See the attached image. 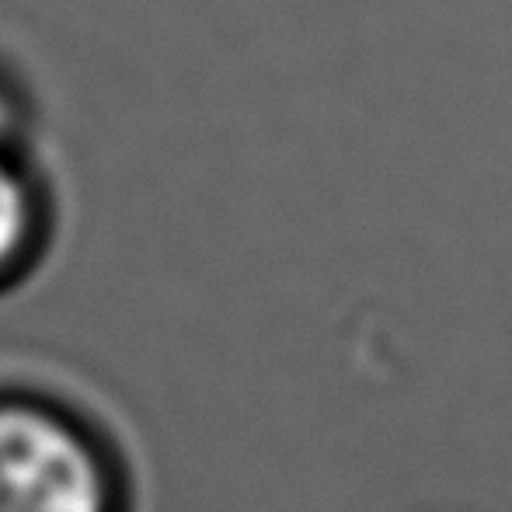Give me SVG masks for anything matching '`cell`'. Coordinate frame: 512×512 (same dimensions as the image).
Instances as JSON below:
<instances>
[{
    "mask_svg": "<svg viewBox=\"0 0 512 512\" xmlns=\"http://www.w3.org/2000/svg\"><path fill=\"white\" fill-rule=\"evenodd\" d=\"M0 512H112L102 460L60 418L0 405Z\"/></svg>",
    "mask_w": 512,
    "mask_h": 512,
    "instance_id": "1",
    "label": "cell"
},
{
    "mask_svg": "<svg viewBox=\"0 0 512 512\" xmlns=\"http://www.w3.org/2000/svg\"><path fill=\"white\" fill-rule=\"evenodd\" d=\"M32 230V196L28 185L0 154V269L25 248Z\"/></svg>",
    "mask_w": 512,
    "mask_h": 512,
    "instance_id": "2",
    "label": "cell"
},
{
    "mask_svg": "<svg viewBox=\"0 0 512 512\" xmlns=\"http://www.w3.org/2000/svg\"><path fill=\"white\" fill-rule=\"evenodd\" d=\"M11 122H14V115H11V105H7V98L0 95V147H4L7 133H11Z\"/></svg>",
    "mask_w": 512,
    "mask_h": 512,
    "instance_id": "3",
    "label": "cell"
}]
</instances>
